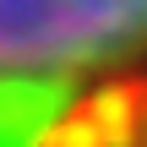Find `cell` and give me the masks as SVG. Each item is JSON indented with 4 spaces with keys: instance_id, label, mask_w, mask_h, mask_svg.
I'll return each mask as SVG.
<instances>
[{
    "instance_id": "obj_2",
    "label": "cell",
    "mask_w": 147,
    "mask_h": 147,
    "mask_svg": "<svg viewBox=\"0 0 147 147\" xmlns=\"http://www.w3.org/2000/svg\"><path fill=\"white\" fill-rule=\"evenodd\" d=\"M33 147H147V65L76 98L33 136Z\"/></svg>"
},
{
    "instance_id": "obj_1",
    "label": "cell",
    "mask_w": 147,
    "mask_h": 147,
    "mask_svg": "<svg viewBox=\"0 0 147 147\" xmlns=\"http://www.w3.org/2000/svg\"><path fill=\"white\" fill-rule=\"evenodd\" d=\"M136 65H147V0H0V136L33 142Z\"/></svg>"
}]
</instances>
